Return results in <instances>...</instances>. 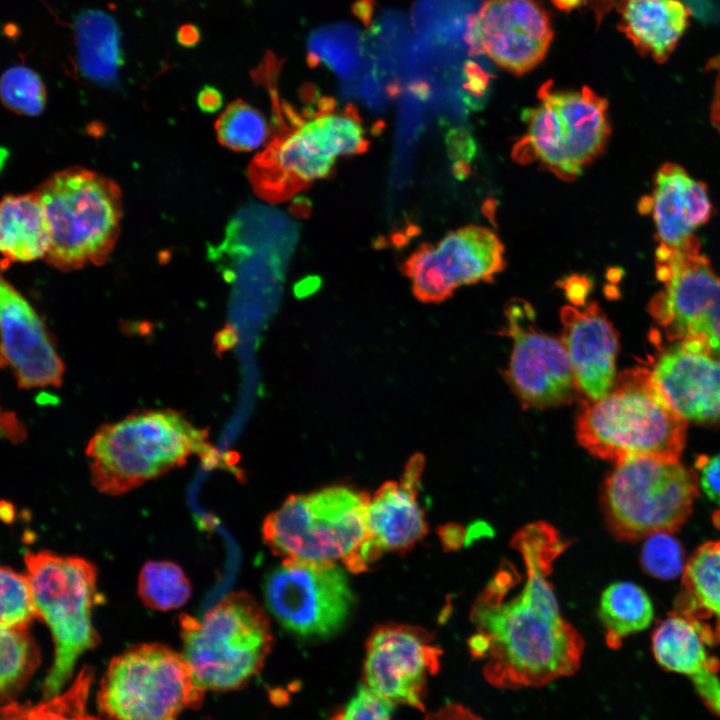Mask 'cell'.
<instances>
[{"instance_id":"8","label":"cell","mask_w":720,"mask_h":720,"mask_svg":"<svg viewBox=\"0 0 720 720\" xmlns=\"http://www.w3.org/2000/svg\"><path fill=\"white\" fill-rule=\"evenodd\" d=\"M24 560L40 619L55 646L53 665L41 687L47 699L61 693L79 656L99 642L91 621L97 572L83 558L49 551H27Z\"/></svg>"},{"instance_id":"38","label":"cell","mask_w":720,"mask_h":720,"mask_svg":"<svg viewBox=\"0 0 720 720\" xmlns=\"http://www.w3.org/2000/svg\"><path fill=\"white\" fill-rule=\"evenodd\" d=\"M697 467L699 488L712 502L720 505V454L699 457Z\"/></svg>"},{"instance_id":"20","label":"cell","mask_w":720,"mask_h":720,"mask_svg":"<svg viewBox=\"0 0 720 720\" xmlns=\"http://www.w3.org/2000/svg\"><path fill=\"white\" fill-rule=\"evenodd\" d=\"M651 198L659 245L673 250L692 242L696 238L693 231L712 214L706 184L675 163L667 162L657 170Z\"/></svg>"},{"instance_id":"54","label":"cell","mask_w":720,"mask_h":720,"mask_svg":"<svg viewBox=\"0 0 720 720\" xmlns=\"http://www.w3.org/2000/svg\"><path fill=\"white\" fill-rule=\"evenodd\" d=\"M307 62L310 66L315 67L320 63V56L314 51H311L308 53Z\"/></svg>"},{"instance_id":"10","label":"cell","mask_w":720,"mask_h":720,"mask_svg":"<svg viewBox=\"0 0 720 720\" xmlns=\"http://www.w3.org/2000/svg\"><path fill=\"white\" fill-rule=\"evenodd\" d=\"M656 275L664 287L648 309L668 340L720 359V277L699 240L678 250L659 245Z\"/></svg>"},{"instance_id":"47","label":"cell","mask_w":720,"mask_h":720,"mask_svg":"<svg viewBox=\"0 0 720 720\" xmlns=\"http://www.w3.org/2000/svg\"><path fill=\"white\" fill-rule=\"evenodd\" d=\"M216 343L219 352L233 348L238 343L236 329L232 325H227L217 334Z\"/></svg>"},{"instance_id":"44","label":"cell","mask_w":720,"mask_h":720,"mask_svg":"<svg viewBox=\"0 0 720 720\" xmlns=\"http://www.w3.org/2000/svg\"><path fill=\"white\" fill-rule=\"evenodd\" d=\"M222 103V94L215 87L206 85L198 93L197 104L203 112L213 113L221 107Z\"/></svg>"},{"instance_id":"17","label":"cell","mask_w":720,"mask_h":720,"mask_svg":"<svg viewBox=\"0 0 720 720\" xmlns=\"http://www.w3.org/2000/svg\"><path fill=\"white\" fill-rule=\"evenodd\" d=\"M2 360L25 388L58 386L63 363L29 302L4 279L0 289Z\"/></svg>"},{"instance_id":"16","label":"cell","mask_w":720,"mask_h":720,"mask_svg":"<svg viewBox=\"0 0 720 720\" xmlns=\"http://www.w3.org/2000/svg\"><path fill=\"white\" fill-rule=\"evenodd\" d=\"M424 456H411L398 481L382 484L370 496L367 539L360 553L361 571L385 552H404L427 533L425 513L418 501Z\"/></svg>"},{"instance_id":"1","label":"cell","mask_w":720,"mask_h":720,"mask_svg":"<svg viewBox=\"0 0 720 720\" xmlns=\"http://www.w3.org/2000/svg\"><path fill=\"white\" fill-rule=\"evenodd\" d=\"M512 547L522 556L525 580L509 596L511 564L503 562L472 605L476 633L469 640L482 659L485 680L496 688H539L574 674L584 640L561 615L548 577L568 547L549 523L537 521L517 531Z\"/></svg>"},{"instance_id":"4","label":"cell","mask_w":720,"mask_h":720,"mask_svg":"<svg viewBox=\"0 0 720 720\" xmlns=\"http://www.w3.org/2000/svg\"><path fill=\"white\" fill-rule=\"evenodd\" d=\"M369 499L367 493L344 485L291 495L265 518L263 539L284 559L340 561L351 572H362Z\"/></svg>"},{"instance_id":"28","label":"cell","mask_w":720,"mask_h":720,"mask_svg":"<svg viewBox=\"0 0 720 720\" xmlns=\"http://www.w3.org/2000/svg\"><path fill=\"white\" fill-rule=\"evenodd\" d=\"M653 615L650 597L635 583L615 582L602 592L599 617L612 648H617L624 637L646 629Z\"/></svg>"},{"instance_id":"25","label":"cell","mask_w":720,"mask_h":720,"mask_svg":"<svg viewBox=\"0 0 720 720\" xmlns=\"http://www.w3.org/2000/svg\"><path fill=\"white\" fill-rule=\"evenodd\" d=\"M713 647L700 628L687 617L673 611L652 634V652L665 670L688 676L694 681L720 670V662L709 653Z\"/></svg>"},{"instance_id":"53","label":"cell","mask_w":720,"mask_h":720,"mask_svg":"<svg viewBox=\"0 0 720 720\" xmlns=\"http://www.w3.org/2000/svg\"><path fill=\"white\" fill-rule=\"evenodd\" d=\"M495 209H496V204H495V201H493V200L487 201L485 203V205L483 206V210H486L485 214L487 215V217H494L493 215L495 213Z\"/></svg>"},{"instance_id":"31","label":"cell","mask_w":720,"mask_h":720,"mask_svg":"<svg viewBox=\"0 0 720 720\" xmlns=\"http://www.w3.org/2000/svg\"><path fill=\"white\" fill-rule=\"evenodd\" d=\"M0 692L2 704L14 701L40 664V652L28 627H1Z\"/></svg>"},{"instance_id":"33","label":"cell","mask_w":720,"mask_h":720,"mask_svg":"<svg viewBox=\"0 0 720 720\" xmlns=\"http://www.w3.org/2000/svg\"><path fill=\"white\" fill-rule=\"evenodd\" d=\"M218 141L234 151H250L261 146L268 135L263 114L242 100L226 107L215 123Z\"/></svg>"},{"instance_id":"46","label":"cell","mask_w":720,"mask_h":720,"mask_svg":"<svg viewBox=\"0 0 720 720\" xmlns=\"http://www.w3.org/2000/svg\"><path fill=\"white\" fill-rule=\"evenodd\" d=\"M375 0H357L352 6L353 14L364 24L370 27L375 13Z\"/></svg>"},{"instance_id":"40","label":"cell","mask_w":720,"mask_h":720,"mask_svg":"<svg viewBox=\"0 0 720 720\" xmlns=\"http://www.w3.org/2000/svg\"><path fill=\"white\" fill-rule=\"evenodd\" d=\"M591 281L584 275L574 274L561 281V286L573 304L580 305L591 289Z\"/></svg>"},{"instance_id":"22","label":"cell","mask_w":720,"mask_h":720,"mask_svg":"<svg viewBox=\"0 0 720 720\" xmlns=\"http://www.w3.org/2000/svg\"><path fill=\"white\" fill-rule=\"evenodd\" d=\"M618 29L642 56L665 62L688 26L690 10L680 0H622Z\"/></svg>"},{"instance_id":"24","label":"cell","mask_w":720,"mask_h":720,"mask_svg":"<svg viewBox=\"0 0 720 720\" xmlns=\"http://www.w3.org/2000/svg\"><path fill=\"white\" fill-rule=\"evenodd\" d=\"M51 242L48 217L38 191L3 197L0 248L7 263L46 257Z\"/></svg>"},{"instance_id":"2","label":"cell","mask_w":720,"mask_h":720,"mask_svg":"<svg viewBox=\"0 0 720 720\" xmlns=\"http://www.w3.org/2000/svg\"><path fill=\"white\" fill-rule=\"evenodd\" d=\"M686 428L641 367L622 371L604 397L582 401L576 418L578 443L615 464L636 456L680 460Z\"/></svg>"},{"instance_id":"9","label":"cell","mask_w":720,"mask_h":720,"mask_svg":"<svg viewBox=\"0 0 720 720\" xmlns=\"http://www.w3.org/2000/svg\"><path fill=\"white\" fill-rule=\"evenodd\" d=\"M204 694L182 653L149 643L110 661L97 702L109 720H177L198 708Z\"/></svg>"},{"instance_id":"29","label":"cell","mask_w":720,"mask_h":720,"mask_svg":"<svg viewBox=\"0 0 720 720\" xmlns=\"http://www.w3.org/2000/svg\"><path fill=\"white\" fill-rule=\"evenodd\" d=\"M297 130L321 154L334 159L363 152L368 146L361 122L352 111L332 112L328 108L300 123Z\"/></svg>"},{"instance_id":"41","label":"cell","mask_w":720,"mask_h":720,"mask_svg":"<svg viewBox=\"0 0 720 720\" xmlns=\"http://www.w3.org/2000/svg\"><path fill=\"white\" fill-rule=\"evenodd\" d=\"M424 720H482L468 708L460 704H447L435 712L426 715Z\"/></svg>"},{"instance_id":"42","label":"cell","mask_w":720,"mask_h":720,"mask_svg":"<svg viewBox=\"0 0 720 720\" xmlns=\"http://www.w3.org/2000/svg\"><path fill=\"white\" fill-rule=\"evenodd\" d=\"M464 70L467 79L464 87L471 94L479 97L488 87V75L474 62H468Z\"/></svg>"},{"instance_id":"37","label":"cell","mask_w":720,"mask_h":720,"mask_svg":"<svg viewBox=\"0 0 720 720\" xmlns=\"http://www.w3.org/2000/svg\"><path fill=\"white\" fill-rule=\"evenodd\" d=\"M394 706V703L363 683L330 720H392Z\"/></svg>"},{"instance_id":"5","label":"cell","mask_w":720,"mask_h":720,"mask_svg":"<svg viewBox=\"0 0 720 720\" xmlns=\"http://www.w3.org/2000/svg\"><path fill=\"white\" fill-rule=\"evenodd\" d=\"M51 230L49 264L70 271L103 264L120 234L121 190L95 171L71 167L38 188Z\"/></svg>"},{"instance_id":"49","label":"cell","mask_w":720,"mask_h":720,"mask_svg":"<svg viewBox=\"0 0 720 720\" xmlns=\"http://www.w3.org/2000/svg\"><path fill=\"white\" fill-rule=\"evenodd\" d=\"M615 0H591L593 4L597 21L600 22L604 15L608 12L610 7L614 4Z\"/></svg>"},{"instance_id":"43","label":"cell","mask_w":720,"mask_h":720,"mask_svg":"<svg viewBox=\"0 0 720 720\" xmlns=\"http://www.w3.org/2000/svg\"><path fill=\"white\" fill-rule=\"evenodd\" d=\"M706 70L718 71L711 105V122L720 133V54L710 59Z\"/></svg>"},{"instance_id":"19","label":"cell","mask_w":720,"mask_h":720,"mask_svg":"<svg viewBox=\"0 0 720 720\" xmlns=\"http://www.w3.org/2000/svg\"><path fill=\"white\" fill-rule=\"evenodd\" d=\"M563 341L577 387L589 400L604 397L616 379L618 335L596 302L584 309L567 305L560 310Z\"/></svg>"},{"instance_id":"52","label":"cell","mask_w":720,"mask_h":720,"mask_svg":"<svg viewBox=\"0 0 720 720\" xmlns=\"http://www.w3.org/2000/svg\"><path fill=\"white\" fill-rule=\"evenodd\" d=\"M3 32L8 38H15L20 33L18 26L13 23H7L3 27Z\"/></svg>"},{"instance_id":"13","label":"cell","mask_w":720,"mask_h":720,"mask_svg":"<svg viewBox=\"0 0 720 720\" xmlns=\"http://www.w3.org/2000/svg\"><path fill=\"white\" fill-rule=\"evenodd\" d=\"M505 264L498 236L470 225L448 233L436 245L421 244L403 263L402 271L418 300L439 303L462 285L494 280Z\"/></svg>"},{"instance_id":"50","label":"cell","mask_w":720,"mask_h":720,"mask_svg":"<svg viewBox=\"0 0 720 720\" xmlns=\"http://www.w3.org/2000/svg\"><path fill=\"white\" fill-rule=\"evenodd\" d=\"M452 172L457 179H464L469 176L471 169L465 160H457L454 162Z\"/></svg>"},{"instance_id":"36","label":"cell","mask_w":720,"mask_h":720,"mask_svg":"<svg viewBox=\"0 0 720 720\" xmlns=\"http://www.w3.org/2000/svg\"><path fill=\"white\" fill-rule=\"evenodd\" d=\"M657 533L646 538L641 552V564L651 576L672 579L683 573L684 551L670 535Z\"/></svg>"},{"instance_id":"6","label":"cell","mask_w":720,"mask_h":720,"mask_svg":"<svg viewBox=\"0 0 720 720\" xmlns=\"http://www.w3.org/2000/svg\"><path fill=\"white\" fill-rule=\"evenodd\" d=\"M183 656L204 690L243 686L262 668L273 636L264 609L246 592L227 595L201 618L180 616Z\"/></svg>"},{"instance_id":"51","label":"cell","mask_w":720,"mask_h":720,"mask_svg":"<svg viewBox=\"0 0 720 720\" xmlns=\"http://www.w3.org/2000/svg\"><path fill=\"white\" fill-rule=\"evenodd\" d=\"M553 5L563 11H571L578 8L584 0H551Z\"/></svg>"},{"instance_id":"3","label":"cell","mask_w":720,"mask_h":720,"mask_svg":"<svg viewBox=\"0 0 720 720\" xmlns=\"http://www.w3.org/2000/svg\"><path fill=\"white\" fill-rule=\"evenodd\" d=\"M207 429L196 428L172 410H150L102 426L88 443L91 480L108 495H119L201 455L208 467L219 456Z\"/></svg>"},{"instance_id":"23","label":"cell","mask_w":720,"mask_h":720,"mask_svg":"<svg viewBox=\"0 0 720 720\" xmlns=\"http://www.w3.org/2000/svg\"><path fill=\"white\" fill-rule=\"evenodd\" d=\"M674 611L720 645V539L699 546L685 564Z\"/></svg>"},{"instance_id":"30","label":"cell","mask_w":720,"mask_h":720,"mask_svg":"<svg viewBox=\"0 0 720 720\" xmlns=\"http://www.w3.org/2000/svg\"><path fill=\"white\" fill-rule=\"evenodd\" d=\"M93 670L85 666L72 685L56 696L37 704H2L1 720H99L87 710Z\"/></svg>"},{"instance_id":"27","label":"cell","mask_w":720,"mask_h":720,"mask_svg":"<svg viewBox=\"0 0 720 720\" xmlns=\"http://www.w3.org/2000/svg\"><path fill=\"white\" fill-rule=\"evenodd\" d=\"M541 101L524 112L528 132L514 146L513 157L520 163L538 160L561 179L574 180L582 172L570 158L561 119L549 102Z\"/></svg>"},{"instance_id":"14","label":"cell","mask_w":720,"mask_h":720,"mask_svg":"<svg viewBox=\"0 0 720 720\" xmlns=\"http://www.w3.org/2000/svg\"><path fill=\"white\" fill-rule=\"evenodd\" d=\"M442 650L425 629L389 623L369 636L363 683L392 703L423 711L427 680L441 665Z\"/></svg>"},{"instance_id":"39","label":"cell","mask_w":720,"mask_h":720,"mask_svg":"<svg viewBox=\"0 0 720 720\" xmlns=\"http://www.w3.org/2000/svg\"><path fill=\"white\" fill-rule=\"evenodd\" d=\"M446 144L449 156L455 161H470L476 152L472 136L463 128L450 130L446 137Z\"/></svg>"},{"instance_id":"18","label":"cell","mask_w":720,"mask_h":720,"mask_svg":"<svg viewBox=\"0 0 720 720\" xmlns=\"http://www.w3.org/2000/svg\"><path fill=\"white\" fill-rule=\"evenodd\" d=\"M651 371L670 406L685 420L720 423V359L681 344L664 351Z\"/></svg>"},{"instance_id":"34","label":"cell","mask_w":720,"mask_h":720,"mask_svg":"<svg viewBox=\"0 0 720 720\" xmlns=\"http://www.w3.org/2000/svg\"><path fill=\"white\" fill-rule=\"evenodd\" d=\"M0 92L4 105L15 113L36 116L46 104V90L40 76L22 64L4 71Z\"/></svg>"},{"instance_id":"11","label":"cell","mask_w":720,"mask_h":720,"mask_svg":"<svg viewBox=\"0 0 720 720\" xmlns=\"http://www.w3.org/2000/svg\"><path fill=\"white\" fill-rule=\"evenodd\" d=\"M269 610L288 631L303 637H327L346 622L353 594L336 563L284 559L266 577Z\"/></svg>"},{"instance_id":"26","label":"cell","mask_w":720,"mask_h":720,"mask_svg":"<svg viewBox=\"0 0 720 720\" xmlns=\"http://www.w3.org/2000/svg\"><path fill=\"white\" fill-rule=\"evenodd\" d=\"M74 36L81 74L100 85L114 84L123 64L116 20L101 10H83L75 18Z\"/></svg>"},{"instance_id":"15","label":"cell","mask_w":720,"mask_h":720,"mask_svg":"<svg viewBox=\"0 0 720 720\" xmlns=\"http://www.w3.org/2000/svg\"><path fill=\"white\" fill-rule=\"evenodd\" d=\"M552 38L549 15L536 0H486L465 33L471 54H486L516 75L544 59Z\"/></svg>"},{"instance_id":"45","label":"cell","mask_w":720,"mask_h":720,"mask_svg":"<svg viewBox=\"0 0 720 720\" xmlns=\"http://www.w3.org/2000/svg\"><path fill=\"white\" fill-rule=\"evenodd\" d=\"M201 39V33L199 28L194 24H182L176 32L177 42L186 48H192L196 46Z\"/></svg>"},{"instance_id":"12","label":"cell","mask_w":720,"mask_h":720,"mask_svg":"<svg viewBox=\"0 0 720 720\" xmlns=\"http://www.w3.org/2000/svg\"><path fill=\"white\" fill-rule=\"evenodd\" d=\"M505 316L513 340L505 377L522 405L545 409L571 403L580 391L563 341L537 328L536 313L523 299H511Z\"/></svg>"},{"instance_id":"7","label":"cell","mask_w":720,"mask_h":720,"mask_svg":"<svg viewBox=\"0 0 720 720\" xmlns=\"http://www.w3.org/2000/svg\"><path fill=\"white\" fill-rule=\"evenodd\" d=\"M699 494L698 475L680 460L636 456L615 464L603 482L601 509L611 533L635 542L678 531Z\"/></svg>"},{"instance_id":"48","label":"cell","mask_w":720,"mask_h":720,"mask_svg":"<svg viewBox=\"0 0 720 720\" xmlns=\"http://www.w3.org/2000/svg\"><path fill=\"white\" fill-rule=\"evenodd\" d=\"M319 286V280L312 277L303 280L298 283L295 287V294L297 296H306L314 292Z\"/></svg>"},{"instance_id":"35","label":"cell","mask_w":720,"mask_h":720,"mask_svg":"<svg viewBox=\"0 0 720 720\" xmlns=\"http://www.w3.org/2000/svg\"><path fill=\"white\" fill-rule=\"evenodd\" d=\"M1 580V627H28L40 619L32 587L27 575L2 567Z\"/></svg>"},{"instance_id":"32","label":"cell","mask_w":720,"mask_h":720,"mask_svg":"<svg viewBox=\"0 0 720 720\" xmlns=\"http://www.w3.org/2000/svg\"><path fill=\"white\" fill-rule=\"evenodd\" d=\"M138 594L145 606L169 611L188 601L191 585L183 570L175 563L149 561L139 574Z\"/></svg>"},{"instance_id":"21","label":"cell","mask_w":720,"mask_h":720,"mask_svg":"<svg viewBox=\"0 0 720 720\" xmlns=\"http://www.w3.org/2000/svg\"><path fill=\"white\" fill-rule=\"evenodd\" d=\"M538 95L556 109L570 158L582 172L608 143L611 134L608 101L587 86L579 91L554 90L551 82L545 83Z\"/></svg>"}]
</instances>
